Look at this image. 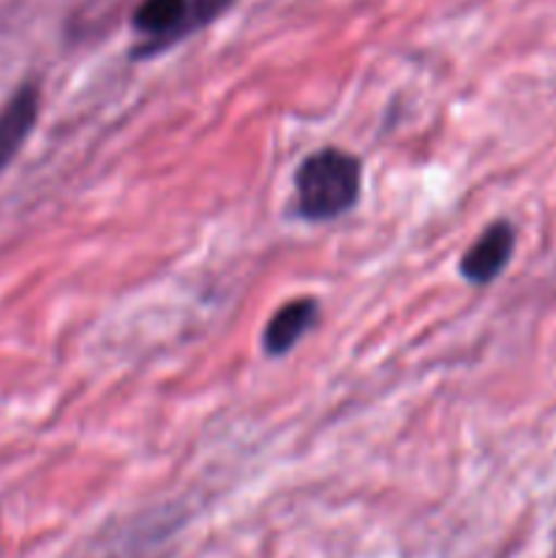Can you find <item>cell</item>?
<instances>
[{
  "label": "cell",
  "mask_w": 556,
  "mask_h": 558,
  "mask_svg": "<svg viewBox=\"0 0 556 558\" xmlns=\"http://www.w3.org/2000/svg\"><path fill=\"white\" fill-rule=\"evenodd\" d=\"M232 3L234 0H189V16H185L183 27H180L178 38H183L185 33L191 31H200L202 25H207V22H213L216 16H221Z\"/></svg>",
  "instance_id": "obj_6"
},
{
  "label": "cell",
  "mask_w": 556,
  "mask_h": 558,
  "mask_svg": "<svg viewBox=\"0 0 556 558\" xmlns=\"http://www.w3.org/2000/svg\"><path fill=\"white\" fill-rule=\"evenodd\" d=\"M316 319H319V303L314 298H300L287 303L273 314V319L265 327V352L273 357L292 352L300 343L305 332L314 330Z\"/></svg>",
  "instance_id": "obj_4"
},
{
  "label": "cell",
  "mask_w": 556,
  "mask_h": 558,
  "mask_svg": "<svg viewBox=\"0 0 556 558\" xmlns=\"http://www.w3.org/2000/svg\"><path fill=\"white\" fill-rule=\"evenodd\" d=\"M38 107H41V93L33 82H25L0 109V172L14 161L20 147L31 136L38 120Z\"/></svg>",
  "instance_id": "obj_3"
},
{
  "label": "cell",
  "mask_w": 556,
  "mask_h": 558,
  "mask_svg": "<svg viewBox=\"0 0 556 558\" xmlns=\"http://www.w3.org/2000/svg\"><path fill=\"white\" fill-rule=\"evenodd\" d=\"M185 16L189 0H142L134 11V27L150 36V44H145L136 54H153L169 41H178Z\"/></svg>",
  "instance_id": "obj_5"
},
{
  "label": "cell",
  "mask_w": 556,
  "mask_h": 558,
  "mask_svg": "<svg viewBox=\"0 0 556 558\" xmlns=\"http://www.w3.org/2000/svg\"><path fill=\"white\" fill-rule=\"evenodd\" d=\"M363 172L349 153L325 147L305 158L294 174L298 213L309 221H330L352 210L360 199Z\"/></svg>",
  "instance_id": "obj_1"
},
{
  "label": "cell",
  "mask_w": 556,
  "mask_h": 558,
  "mask_svg": "<svg viewBox=\"0 0 556 558\" xmlns=\"http://www.w3.org/2000/svg\"><path fill=\"white\" fill-rule=\"evenodd\" d=\"M516 251V229L507 221H494L472 245L467 248L461 259V276L469 283H483L496 281L501 276L510 256Z\"/></svg>",
  "instance_id": "obj_2"
}]
</instances>
